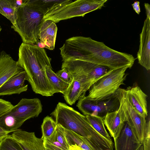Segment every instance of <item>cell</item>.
<instances>
[{"label":"cell","mask_w":150,"mask_h":150,"mask_svg":"<svg viewBox=\"0 0 150 150\" xmlns=\"http://www.w3.org/2000/svg\"><path fill=\"white\" fill-rule=\"evenodd\" d=\"M86 92L80 81L73 78L63 96L66 102L71 105L77 100L86 96Z\"/></svg>","instance_id":"ac0fdd59"},{"label":"cell","mask_w":150,"mask_h":150,"mask_svg":"<svg viewBox=\"0 0 150 150\" xmlns=\"http://www.w3.org/2000/svg\"><path fill=\"white\" fill-rule=\"evenodd\" d=\"M13 106L10 102L0 98V116L8 112Z\"/></svg>","instance_id":"f546056e"},{"label":"cell","mask_w":150,"mask_h":150,"mask_svg":"<svg viewBox=\"0 0 150 150\" xmlns=\"http://www.w3.org/2000/svg\"><path fill=\"white\" fill-rule=\"evenodd\" d=\"M27 80V75L23 70L14 75L0 87V96L20 94L26 91L28 85L24 82Z\"/></svg>","instance_id":"5bb4252c"},{"label":"cell","mask_w":150,"mask_h":150,"mask_svg":"<svg viewBox=\"0 0 150 150\" xmlns=\"http://www.w3.org/2000/svg\"><path fill=\"white\" fill-rule=\"evenodd\" d=\"M43 140L45 150H67L57 141L56 130L50 137Z\"/></svg>","instance_id":"d4e9b609"},{"label":"cell","mask_w":150,"mask_h":150,"mask_svg":"<svg viewBox=\"0 0 150 150\" xmlns=\"http://www.w3.org/2000/svg\"><path fill=\"white\" fill-rule=\"evenodd\" d=\"M1 30H2V28H1V26L0 25V32H1Z\"/></svg>","instance_id":"8d00e7d4"},{"label":"cell","mask_w":150,"mask_h":150,"mask_svg":"<svg viewBox=\"0 0 150 150\" xmlns=\"http://www.w3.org/2000/svg\"><path fill=\"white\" fill-rule=\"evenodd\" d=\"M50 115L57 124L86 138L93 128L86 116L64 103H58Z\"/></svg>","instance_id":"5b68a950"},{"label":"cell","mask_w":150,"mask_h":150,"mask_svg":"<svg viewBox=\"0 0 150 150\" xmlns=\"http://www.w3.org/2000/svg\"><path fill=\"white\" fill-rule=\"evenodd\" d=\"M57 124L51 117H45L41 126L42 139L50 137L55 130Z\"/></svg>","instance_id":"603a6c76"},{"label":"cell","mask_w":150,"mask_h":150,"mask_svg":"<svg viewBox=\"0 0 150 150\" xmlns=\"http://www.w3.org/2000/svg\"><path fill=\"white\" fill-rule=\"evenodd\" d=\"M0 150H23L11 135L8 134L0 142Z\"/></svg>","instance_id":"484cf974"},{"label":"cell","mask_w":150,"mask_h":150,"mask_svg":"<svg viewBox=\"0 0 150 150\" xmlns=\"http://www.w3.org/2000/svg\"><path fill=\"white\" fill-rule=\"evenodd\" d=\"M140 2L139 1H136L132 4L133 8L135 12L138 14H139L141 12L139 6Z\"/></svg>","instance_id":"4dcf8cb0"},{"label":"cell","mask_w":150,"mask_h":150,"mask_svg":"<svg viewBox=\"0 0 150 150\" xmlns=\"http://www.w3.org/2000/svg\"><path fill=\"white\" fill-rule=\"evenodd\" d=\"M64 0H29L33 5L45 13L59 4L64 2Z\"/></svg>","instance_id":"cb8c5ba5"},{"label":"cell","mask_w":150,"mask_h":150,"mask_svg":"<svg viewBox=\"0 0 150 150\" xmlns=\"http://www.w3.org/2000/svg\"><path fill=\"white\" fill-rule=\"evenodd\" d=\"M115 95L120 103L118 111L125 122H127L139 141L142 144L146 130V118L136 110L129 103L125 89L119 88Z\"/></svg>","instance_id":"52a82bcc"},{"label":"cell","mask_w":150,"mask_h":150,"mask_svg":"<svg viewBox=\"0 0 150 150\" xmlns=\"http://www.w3.org/2000/svg\"><path fill=\"white\" fill-rule=\"evenodd\" d=\"M114 141L115 150H137L142 144L126 122L119 135Z\"/></svg>","instance_id":"4fadbf2b"},{"label":"cell","mask_w":150,"mask_h":150,"mask_svg":"<svg viewBox=\"0 0 150 150\" xmlns=\"http://www.w3.org/2000/svg\"><path fill=\"white\" fill-rule=\"evenodd\" d=\"M68 150H83L81 148L76 144L70 145Z\"/></svg>","instance_id":"836d02e7"},{"label":"cell","mask_w":150,"mask_h":150,"mask_svg":"<svg viewBox=\"0 0 150 150\" xmlns=\"http://www.w3.org/2000/svg\"><path fill=\"white\" fill-rule=\"evenodd\" d=\"M57 30L55 23L50 20H44L40 29L38 38L45 48L50 50L54 49Z\"/></svg>","instance_id":"2e32d148"},{"label":"cell","mask_w":150,"mask_h":150,"mask_svg":"<svg viewBox=\"0 0 150 150\" xmlns=\"http://www.w3.org/2000/svg\"><path fill=\"white\" fill-rule=\"evenodd\" d=\"M150 121L149 118L147 122L146 133L142 145L143 150H150Z\"/></svg>","instance_id":"83f0119b"},{"label":"cell","mask_w":150,"mask_h":150,"mask_svg":"<svg viewBox=\"0 0 150 150\" xmlns=\"http://www.w3.org/2000/svg\"><path fill=\"white\" fill-rule=\"evenodd\" d=\"M57 75L65 82L70 83L73 79L70 74L65 68L62 69L56 73Z\"/></svg>","instance_id":"f1b7e54d"},{"label":"cell","mask_w":150,"mask_h":150,"mask_svg":"<svg viewBox=\"0 0 150 150\" xmlns=\"http://www.w3.org/2000/svg\"><path fill=\"white\" fill-rule=\"evenodd\" d=\"M24 0H16V2L17 6L19 8L22 5L23 3Z\"/></svg>","instance_id":"e575fe53"},{"label":"cell","mask_w":150,"mask_h":150,"mask_svg":"<svg viewBox=\"0 0 150 150\" xmlns=\"http://www.w3.org/2000/svg\"><path fill=\"white\" fill-rule=\"evenodd\" d=\"M117 110L108 113L103 118L104 124L114 140L119 135L125 122Z\"/></svg>","instance_id":"e0dca14e"},{"label":"cell","mask_w":150,"mask_h":150,"mask_svg":"<svg viewBox=\"0 0 150 150\" xmlns=\"http://www.w3.org/2000/svg\"><path fill=\"white\" fill-rule=\"evenodd\" d=\"M119 105V101L115 94L101 100L91 99L85 96L79 100L76 105L85 116L96 115L103 119L108 113L117 110Z\"/></svg>","instance_id":"ba28073f"},{"label":"cell","mask_w":150,"mask_h":150,"mask_svg":"<svg viewBox=\"0 0 150 150\" xmlns=\"http://www.w3.org/2000/svg\"><path fill=\"white\" fill-rule=\"evenodd\" d=\"M65 131L69 146L76 144L83 150H94L85 137L71 130L65 129Z\"/></svg>","instance_id":"44dd1931"},{"label":"cell","mask_w":150,"mask_h":150,"mask_svg":"<svg viewBox=\"0 0 150 150\" xmlns=\"http://www.w3.org/2000/svg\"><path fill=\"white\" fill-rule=\"evenodd\" d=\"M11 135L23 150H45L42 139L37 137L34 132L19 129Z\"/></svg>","instance_id":"7c38bea8"},{"label":"cell","mask_w":150,"mask_h":150,"mask_svg":"<svg viewBox=\"0 0 150 150\" xmlns=\"http://www.w3.org/2000/svg\"><path fill=\"white\" fill-rule=\"evenodd\" d=\"M138 63L146 69H150V19L146 18L140 34V45L137 54Z\"/></svg>","instance_id":"30bf717a"},{"label":"cell","mask_w":150,"mask_h":150,"mask_svg":"<svg viewBox=\"0 0 150 150\" xmlns=\"http://www.w3.org/2000/svg\"><path fill=\"white\" fill-rule=\"evenodd\" d=\"M42 110L40 100L23 98L5 114L15 119L22 125L30 118L38 117Z\"/></svg>","instance_id":"9c48e42d"},{"label":"cell","mask_w":150,"mask_h":150,"mask_svg":"<svg viewBox=\"0 0 150 150\" xmlns=\"http://www.w3.org/2000/svg\"><path fill=\"white\" fill-rule=\"evenodd\" d=\"M107 0H66L45 14L44 20L55 23L76 17H83L87 13L100 9Z\"/></svg>","instance_id":"277c9868"},{"label":"cell","mask_w":150,"mask_h":150,"mask_svg":"<svg viewBox=\"0 0 150 150\" xmlns=\"http://www.w3.org/2000/svg\"><path fill=\"white\" fill-rule=\"evenodd\" d=\"M59 49L63 62L69 59L78 60L113 69H130L136 59L131 54L116 51L90 37L81 36L67 39Z\"/></svg>","instance_id":"6da1fadb"},{"label":"cell","mask_w":150,"mask_h":150,"mask_svg":"<svg viewBox=\"0 0 150 150\" xmlns=\"http://www.w3.org/2000/svg\"><path fill=\"white\" fill-rule=\"evenodd\" d=\"M127 67L113 69L96 81L89 89L87 96L94 100H101L114 95L122 85H124Z\"/></svg>","instance_id":"8992f818"},{"label":"cell","mask_w":150,"mask_h":150,"mask_svg":"<svg viewBox=\"0 0 150 150\" xmlns=\"http://www.w3.org/2000/svg\"><path fill=\"white\" fill-rule=\"evenodd\" d=\"M137 150H143V145H142Z\"/></svg>","instance_id":"d590c367"},{"label":"cell","mask_w":150,"mask_h":150,"mask_svg":"<svg viewBox=\"0 0 150 150\" xmlns=\"http://www.w3.org/2000/svg\"><path fill=\"white\" fill-rule=\"evenodd\" d=\"M55 130L57 141L66 149L68 150L69 145L67 139L65 128L60 125L57 124Z\"/></svg>","instance_id":"4316f807"},{"label":"cell","mask_w":150,"mask_h":150,"mask_svg":"<svg viewBox=\"0 0 150 150\" xmlns=\"http://www.w3.org/2000/svg\"><path fill=\"white\" fill-rule=\"evenodd\" d=\"M23 70L9 54L4 51L0 52V87L14 75Z\"/></svg>","instance_id":"9a60e30c"},{"label":"cell","mask_w":150,"mask_h":150,"mask_svg":"<svg viewBox=\"0 0 150 150\" xmlns=\"http://www.w3.org/2000/svg\"><path fill=\"white\" fill-rule=\"evenodd\" d=\"M11 133L4 129L0 126V142L6 136Z\"/></svg>","instance_id":"1f68e13d"},{"label":"cell","mask_w":150,"mask_h":150,"mask_svg":"<svg viewBox=\"0 0 150 150\" xmlns=\"http://www.w3.org/2000/svg\"><path fill=\"white\" fill-rule=\"evenodd\" d=\"M18 8L16 0H0V13L8 19L12 25L16 23Z\"/></svg>","instance_id":"d6986e66"},{"label":"cell","mask_w":150,"mask_h":150,"mask_svg":"<svg viewBox=\"0 0 150 150\" xmlns=\"http://www.w3.org/2000/svg\"><path fill=\"white\" fill-rule=\"evenodd\" d=\"M18 52L17 64L26 72L33 91L43 96H53L55 93L45 71L46 66L51 67V59L44 49L22 42Z\"/></svg>","instance_id":"7a4b0ae2"},{"label":"cell","mask_w":150,"mask_h":150,"mask_svg":"<svg viewBox=\"0 0 150 150\" xmlns=\"http://www.w3.org/2000/svg\"><path fill=\"white\" fill-rule=\"evenodd\" d=\"M45 71L47 76L55 93H61L63 94L69 83L65 82L59 77L53 71L52 67L46 66Z\"/></svg>","instance_id":"ffe728a7"},{"label":"cell","mask_w":150,"mask_h":150,"mask_svg":"<svg viewBox=\"0 0 150 150\" xmlns=\"http://www.w3.org/2000/svg\"><path fill=\"white\" fill-rule=\"evenodd\" d=\"M85 116L93 127L100 134L109 141L112 142L105 128L102 117L92 115H87Z\"/></svg>","instance_id":"7402d4cb"},{"label":"cell","mask_w":150,"mask_h":150,"mask_svg":"<svg viewBox=\"0 0 150 150\" xmlns=\"http://www.w3.org/2000/svg\"><path fill=\"white\" fill-rule=\"evenodd\" d=\"M45 15L42 11L32 4L29 0H24L18 9L16 23L11 27L20 35L23 42L34 44L39 40Z\"/></svg>","instance_id":"3957f363"},{"label":"cell","mask_w":150,"mask_h":150,"mask_svg":"<svg viewBox=\"0 0 150 150\" xmlns=\"http://www.w3.org/2000/svg\"><path fill=\"white\" fill-rule=\"evenodd\" d=\"M144 6L146 10V18L150 19V6L148 3H145Z\"/></svg>","instance_id":"d6a6232c"},{"label":"cell","mask_w":150,"mask_h":150,"mask_svg":"<svg viewBox=\"0 0 150 150\" xmlns=\"http://www.w3.org/2000/svg\"><path fill=\"white\" fill-rule=\"evenodd\" d=\"M127 98L131 105L142 116L146 118L148 115L147 96L136 83L125 89Z\"/></svg>","instance_id":"8fae6325"}]
</instances>
